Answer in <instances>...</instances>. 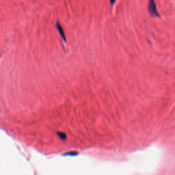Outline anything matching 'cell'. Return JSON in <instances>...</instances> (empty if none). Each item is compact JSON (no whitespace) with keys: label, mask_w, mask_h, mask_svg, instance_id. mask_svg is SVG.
Listing matches in <instances>:
<instances>
[{"label":"cell","mask_w":175,"mask_h":175,"mask_svg":"<svg viewBox=\"0 0 175 175\" xmlns=\"http://www.w3.org/2000/svg\"><path fill=\"white\" fill-rule=\"evenodd\" d=\"M148 11L149 12V14L152 17H159V12L157 10V6H156L155 0H148Z\"/></svg>","instance_id":"1"},{"label":"cell","mask_w":175,"mask_h":175,"mask_svg":"<svg viewBox=\"0 0 175 175\" xmlns=\"http://www.w3.org/2000/svg\"><path fill=\"white\" fill-rule=\"evenodd\" d=\"M56 28H57V29H58V31L59 32V34H60V36H61V37H62V39H64V41H66L65 33H64L63 28L62 27V25H61L60 23H57Z\"/></svg>","instance_id":"2"},{"label":"cell","mask_w":175,"mask_h":175,"mask_svg":"<svg viewBox=\"0 0 175 175\" xmlns=\"http://www.w3.org/2000/svg\"><path fill=\"white\" fill-rule=\"evenodd\" d=\"M110 4H111V6H113L116 0H110Z\"/></svg>","instance_id":"3"}]
</instances>
